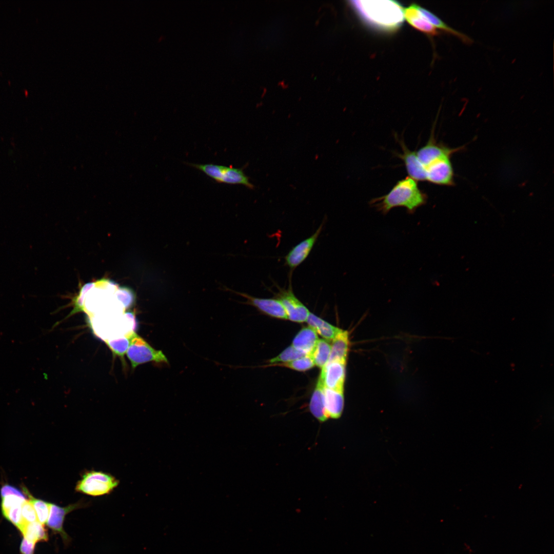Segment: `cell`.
I'll return each mask as SVG.
<instances>
[{"label": "cell", "instance_id": "4316f807", "mask_svg": "<svg viewBox=\"0 0 554 554\" xmlns=\"http://www.w3.org/2000/svg\"><path fill=\"white\" fill-rule=\"evenodd\" d=\"M2 514L14 506L22 505L27 500L26 497L16 495H9L2 497Z\"/></svg>", "mask_w": 554, "mask_h": 554}, {"label": "cell", "instance_id": "f546056e", "mask_svg": "<svg viewBox=\"0 0 554 554\" xmlns=\"http://www.w3.org/2000/svg\"><path fill=\"white\" fill-rule=\"evenodd\" d=\"M35 544L36 543L23 538L20 545L21 554H34Z\"/></svg>", "mask_w": 554, "mask_h": 554}, {"label": "cell", "instance_id": "7402d4cb", "mask_svg": "<svg viewBox=\"0 0 554 554\" xmlns=\"http://www.w3.org/2000/svg\"><path fill=\"white\" fill-rule=\"evenodd\" d=\"M24 492L27 494L29 501L35 510L37 521L42 524H46L49 514L50 503L34 498L28 491Z\"/></svg>", "mask_w": 554, "mask_h": 554}, {"label": "cell", "instance_id": "8992f818", "mask_svg": "<svg viewBox=\"0 0 554 554\" xmlns=\"http://www.w3.org/2000/svg\"><path fill=\"white\" fill-rule=\"evenodd\" d=\"M188 164L202 171L218 183L231 185L240 184L251 189L254 188V186L249 182V177L245 175L242 169L212 164Z\"/></svg>", "mask_w": 554, "mask_h": 554}, {"label": "cell", "instance_id": "e0dca14e", "mask_svg": "<svg viewBox=\"0 0 554 554\" xmlns=\"http://www.w3.org/2000/svg\"><path fill=\"white\" fill-rule=\"evenodd\" d=\"M332 341L328 362L337 361L346 363L350 346L349 332L342 330Z\"/></svg>", "mask_w": 554, "mask_h": 554}, {"label": "cell", "instance_id": "ba28073f", "mask_svg": "<svg viewBox=\"0 0 554 554\" xmlns=\"http://www.w3.org/2000/svg\"><path fill=\"white\" fill-rule=\"evenodd\" d=\"M86 505L83 501H79L66 507H61L55 504L50 503L49 514L46 524L53 533L60 535L65 545H68L71 542L70 537L63 528L66 515L74 510L86 507Z\"/></svg>", "mask_w": 554, "mask_h": 554}, {"label": "cell", "instance_id": "3957f363", "mask_svg": "<svg viewBox=\"0 0 554 554\" xmlns=\"http://www.w3.org/2000/svg\"><path fill=\"white\" fill-rule=\"evenodd\" d=\"M427 195L419 188L418 182L409 176L399 180L386 194L372 199L369 205L382 214L392 208L402 207L409 214L413 213L427 201Z\"/></svg>", "mask_w": 554, "mask_h": 554}, {"label": "cell", "instance_id": "7c38bea8", "mask_svg": "<svg viewBox=\"0 0 554 554\" xmlns=\"http://www.w3.org/2000/svg\"><path fill=\"white\" fill-rule=\"evenodd\" d=\"M399 143L402 153L396 155L403 161L409 176L417 182L426 181L425 171L417 158L416 151L409 150L401 139Z\"/></svg>", "mask_w": 554, "mask_h": 554}, {"label": "cell", "instance_id": "8fae6325", "mask_svg": "<svg viewBox=\"0 0 554 554\" xmlns=\"http://www.w3.org/2000/svg\"><path fill=\"white\" fill-rule=\"evenodd\" d=\"M237 294L247 299L246 304L255 307L260 312L273 318L287 320L286 311L281 303L276 298H260L249 295L246 293L236 292L228 289Z\"/></svg>", "mask_w": 554, "mask_h": 554}, {"label": "cell", "instance_id": "4fadbf2b", "mask_svg": "<svg viewBox=\"0 0 554 554\" xmlns=\"http://www.w3.org/2000/svg\"><path fill=\"white\" fill-rule=\"evenodd\" d=\"M418 6V4L413 3L404 9V18L414 29L428 36L432 37L438 35L439 32L437 28L422 16Z\"/></svg>", "mask_w": 554, "mask_h": 554}, {"label": "cell", "instance_id": "d4e9b609", "mask_svg": "<svg viewBox=\"0 0 554 554\" xmlns=\"http://www.w3.org/2000/svg\"><path fill=\"white\" fill-rule=\"evenodd\" d=\"M306 355L307 354L298 350L292 345H290L278 355L270 359L268 362L271 364H278L279 362L286 363L293 361Z\"/></svg>", "mask_w": 554, "mask_h": 554}, {"label": "cell", "instance_id": "83f0119b", "mask_svg": "<svg viewBox=\"0 0 554 554\" xmlns=\"http://www.w3.org/2000/svg\"><path fill=\"white\" fill-rule=\"evenodd\" d=\"M22 515L26 524L37 521L35 510L29 500H26L22 505Z\"/></svg>", "mask_w": 554, "mask_h": 554}, {"label": "cell", "instance_id": "f1b7e54d", "mask_svg": "<svg viewBox=\"0 0 554 554\" xmlns=\"http://www.w3.org/2000/svg\"><path fill=\"white\" fill-rule=\"evenodd\" d=\"M0 492L2 497H4L9 495H16L21 497H25L24 493L21 492L20 490L13 486L8 484L3 485L1 487Z\"/></svg>", "mask_w": 554, "mask_h": 554}, {"label": "cell", "instance_id": "ffe728a7", "mask_svg": "<svg viewBox=\"0 0 554 554\" xmlns=\"http://www.w3.org/2000/svg\"><path fill=\"white\" fill-rule=\"evenodd\" d=\"M21 532L24 538L35 543L48 540V534L45 525L38 521L26 524Z\"/></svg>", "mask_w": 554, "mask_h": 554}, {"label": "cell", "instance_id": "9c48e42d", "mask_svg": "<svg viewBox=\"0 0 554 554\" xmlns=\"http://www.w3.org/2000/svg\"><path fill=\"white\" fill-rule=\"evenodd\" d=\"M324 222L309 237L293 247L284 258L285 264L291 272L301 265L308 256L324 227Z\"/></svg>", "mask_w": 554, "mask_h": 554}, {"label": "cell", "instance_id": "30bf717a", "mask_svg": "<svg viewBox=\"0 0 554 554\" xmlns=\"http://www.w3.org/2000/svg\"><path fill=\"white\" fill-rule=\"evenodd\" d=\"M346 363L333 361L328 362L319 375L325 387L344 392Z\"/></svg>", "mask_w": 554, "mask_h": 554}, {"label": "cell", "instance_id": "44dd1931", "mask_svg": "<svg viewBox=\"0 0 554 554\" xmlns=\"http://www.w3.org/2000/svg\"><path fill=\"white\" fill-rule=\"evenodd\" d=\"M331 345L323 339H319L314 348L309 354L314 365L322 369L328 362Z\"/></svg>", "mask_w": 554, "mask_h": 554}, {"label": "cell", "instance_id": "52a82bcc", "mask_svg": "<svg viewBox=\"0 0 554 554\" xmlns=\"http://www.w3.org/2000/svg\"><path fill=\"white\" fill-rule=\"evenodd\" d=\"M276 287L278 292H273L274 298L281 303L288 319L297 323L306 322L310 312L294 294L290 281L287 289Z\"/></svg>", "mask_w": 554, "mask_h": 554}, {"label": "cell", "instance_id": "cb8c5ba5", "mask_svg": "<svg viewBox=\"0 0 554 554\" xmlns=\"http://www.w3.org/2000/svg\"><path fill=\"white\" fill-rule=\"evenodd\" d=\"M275 365L287 367L299 371H305L309 370L315 366L312 358L309 355H306L290 362L275 364Z\"/></svg>", "mask_w": 554, "mask_h": 554}, {"label": "cell", "instance_id": "484cf974", "mask_svg": "<svg viewBox=\"0 0 554 554\" xmlns=\"http://www.w3.org/2000/svg\"><path fill=\"white\" fill-rule=\"evenodd\" d=\"M22 505L14 506L3 513V516L14 525L20 532L26 524L22 515Z\"/></svg>", "mask_w": 554, "mask_h": 554}, {"label": "cell", "instance_id": "d6986e66", "mask_svg": "<svg viewBox=\"0 0 554 554\" xmlns=\"http://www.w3.org/2000/svg\"><path fill=\"white\" fill-rule=\"evenodd\" d=\"M418 8L422 16L433 25L436 28L439 29L447 33L457 36L465 43L471 44L472 42V40L470 37L465 34L452 28L430 11L424 9L419 5H418Z\"/></svg>", "mask_w": 554, "mask_h": 554}, {"label": "cell", "instance_id": "ac0fdd59", "mask_svg": "<svg viewBox=\"0 0 554 554\" xmlns=\"http://www.w3.org/2000/svg\"><path fill=\"white\" fill-rule=\"evenodd\" d=\"M309 326L312 328L317 334H320L326 341H332L342 329H340L317 315L310 312L306 321Z\"/></svg>", "mask_w": 554, "mask_h": 554}, {"label": "cell", "instance_id": "7a4b0ae2", "mask_svg": "<svg viewBox=\"0 0 554 554\" xmlns=\"http://www.w3.org/2000/svg\"><path fill=\"white\" fill-rule=\"evenodd\" d=\"M350 4L361 19L377 29L392 32L404 21V9L395 1H352Z\"/></svg>", "mask_w": 554, "mask_h": 554}, {"label": "cell", "instance_id": "5b68a950", "mask_svg": "<svg viewBox=\"0 0 554 554\" xmlns=\"http://www.w3.org/2000/svg\"><path fill=\"white\" fill-rule=\"evenodd\" d=\"M126 353L133 369L141 364L150 362L168 363L162 351L155 350L135 332L130 338Z\"/></svg>", "mask_w": 554, "mask_h": 554}, {"label": "cell", "instance_id": "2e32d148", "mask_svg": "<svg viewBox=\"0 0 554 554\" xmlns=\"http://www.w3.org/2000/svg\"><path fill=\"white\" fill-rule=\"evenodd\" d=\"M319 339L317 333L308 326L303 328L297 333L291 345L298 350L309 355L314 348Z\"/></svg>", "mask_w": 554, "mask_h": 554}, {"label": "cell", "instance_id": "277c9868", "mask_svg": "<svg viewBox=\"0 0 554 554\" xmlns=\"http://www.w3.org/2000/svg\"><path fill=\"white\" fill-rule=\"evenodd\" d=\"M118 484L119 481L109 473L88 471L77 482L75 490L93 497L101 496L111 492Z\"/></svg>", "mask_w": 554, "mask_h": 554}, {"label": "cell", "instance_id": "5bb4252c", "mask_svg": "<svg viewBox=\"0 0 554 554\" xmlns=\"http://www.w3.org/2000/svg\"><path fill=\"white\" fill-rule=\"evenodd\" d=\"M325 407L329 419H338L342 414L344 406V392L324 387Z\"/></svg>", "mask_w": 554, "mask_h": 554}, {"label": "cell", "instance_id": "603a6c76", "mask_svg": "<svg viewBox=\"0 0 554 554\" xmlns=\"http://www.w3.org/2000/svg\"><path fill=\"white\" fill-rule=\"evenodd\" d=\"M131 336L124 335L117 339H108L106 343L113 354L123 358L129 347Z\"/></svg>", "mask_w": 554, "mask_h": 554}, {"label": "cell", "instance_id": "6da1fadb", "mask_svg": "<svg viewBox=\"0 0 554 554\" xmlns=\"http://www.w3.org/2000/svg\"><path fill=\"white\" fill-rule=\"evenodd\" d=\"M425 145L417 151V158L425 171L426 181L446 186L454 184V174L451 162L452 155L464 147L450 148L439 143L435 138L432 129Z\"/></svg>", "mask_w": 554, "mask_h": 554}, {"label": "cell", "instance_id": "9a60e30c", "mask_svg": "<svg viewBox=\"0 0 554 554\" xmlns=\"http://www.w3.org/2000/svg\"><path fill=\"white\" fill-rule=\"evenodd\" d=\"M324 387L323 383L319 377L309 404L310 412L321 423L329 419L325 407Z\"/></svg>", "mask_w": 554, "mask_h": 554}]
</instances>
